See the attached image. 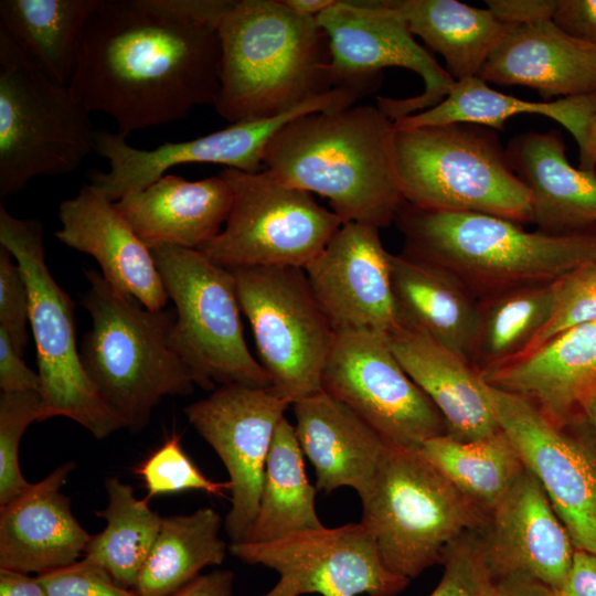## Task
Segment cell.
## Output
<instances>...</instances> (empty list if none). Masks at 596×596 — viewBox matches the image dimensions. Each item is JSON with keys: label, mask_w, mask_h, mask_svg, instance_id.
<instances>
[{"label": "cell", "mask_w": 596, "mask_h": 596, "mask_svg": "<svg viewBox=\"0 0 596 596\" xmlns=\"http://www.w3.org/2000/svg\"><path fill=\"white\" fill-rule=\"evenodd\" d=\"M290 11L304 15L317 18L326 11L336 0H280Z\"/></svg>", "instance_id": "cell-52"}, {"label": "cell", "mask_w": 596, "mask_h": 596, "mask_svg": "<svg viewBox=\"0 0 596 596\" xmlns=\"http://www.w3.org/2000/svg\"><path fill=\"white\" fill-rule=\"evenodd\" d=\"M552 289L549 321L525 354L571 328L596 320V262L564 274L552 283Z\"/></svg>", "instance_id": "cell-40"}, {"label": "cell", "mask_w": 596, "mask_h": 596, "mask_svg": "<svg viewBox=\"0 0 596 596\" xmlns=\"http://www.w3.org/2000/svg\"><path fill=\"white\" fill-rule=\"evenodd\" d=\"M232 200L231 187L220 174L189 181L167 173L115 205L150 249H200L222 231Z\"/></svg>", "instance_id": "cell-25"}, {"label": "cell", "mask_w": 596, "mask_h": 596, "mask_svg": "<svg viewBox=\"0 0 596 596\" xmlns=\"http://www.w3.org/2000/svg\"><path fill=\"white\" fill-rule=\"evenodd\" d=\"M30 298L22 272L12 254L0 245V328L23 356L29 341Z\"/></svg>", "instance_id": "cell-42"}, {"label": "cell", "mask_w": 596, "mask_h": 596, "mask_svg": "<svg viewBox=\"0 0 596 596\" xmlns=\"http://www.w3.org/2000/svg\"><path fill=\"white\" fill-rule=\"evenodd\" d=\"M89 114L0 29V201L35 177L78 169L95 150Z\"/></svg>", "instance_id": "cell-8"}, {"label": "cell", "mask_w": 596, "mask_h": 596, "mask_svg": "<svg viewBox=\"0 0 596 596\" xmlns=\"http://www.w3.org/2000/svg\"><path fill=\"white\" fill-rule=\"evenodd\" d=\"M54 417L40 392L1 393L0 396V507L25 492L30 483L22 475L19 448L29 425Z\"/></svg>", "instance_id": "cell-38"}, {"label": "cell", "mask_w": 596, "mask_h": 596, "mask_svg": "<svg viewBox=\"0 0 596 596\" xmlns=\"http://www.w3.org/2000/svg\"><path fill=\"white\" fill-rule=\"evenodd\" d=\"M290 405L272 386L228 384L184 408L189 423L219 455L230 476L232 504L224 526L231 543L249 536L273 438Z\"/></svg>", "instance_id": "cell-18"}, {"label": "cell", "mask_w": 596, "mask_h": 596, "mask_svg": "<svg viewBox=\"0 0 596 596\" xmlns=\"http://www.w3.org/2000/svg\"><path fill=\"white\" fill-rule=\"evenodd\" d=\"M0 596H49L39 577L0 568Z\"/></svg>", "instance_id": "cell-50"}, {"label": "cell", "mask_w": 596, "mask_h": 596, "mask_svg": "<svg viewBox=\"0 0 596 596\" xmlns=\"http://www.w3.org/2000/svg\"><path fill=\"white\" fill-rule=\"evenodd\" d=\"M444 573L429 596H496L497 583L483 556L478 531L462 535L447 552Z\"/></svg>", "instance_id": "cell-41"}, {"label": "cell", "mask_w": 596, "mask_h": 596, "mask_svg": "<svg viewBox=\"0 0 596 596\" xmlns=\"http://www.w3.org/2000/svg\"><path fill=\"white\" fill-rule=\"evenodd\" d=\"M217 29L181 20L158 0H100L82 36L70 87L118 134L181 120L220 89Z\"/></svg>", "instance_id": "cell-1"}, {"label": "cell", "mask_w": 596, "mask_h": 596, "mask_svg": "<svg viewBox=\"0 0 596 596\" xmlns=\"http://www.w3.org/2000/svg\"><path fill=\"white\" fill-rule=\"evenodd\" d=\"M596 167V111L590 120L586 140L579 150V168L595 170Z\"/></svg>", "instance_id": "cell-53"}, {"label": "cell", "mask_w": 596, "mask_h": 596, "mask_svg": "<svg viewBox=\"0 0 596 596\" xmlns=\"http://www.w3.org/2000/svg\"><path fill=\"white\" fill-rule=\"evenodd\" d=\"M321 389L375 429L392 446L419 449L445 435L444 418L405 372L386 333L336 332Z\"/></svg>", "instance_id": "cell-14"}, {"label": "cell", "mask_w": 596, "mask_h": 596, "mask_svg": "<svg viewBox=\"0 0 596 596\" xmlns=\"http://www.w3.org/2000/svg\"><path fill=\"white\" fill-rule=\"evenodd\" d=\"M362 98L353 86H337L286 114L260 120L240 121L205 136L180 142H163L152 150L130 146L118 132L96 130L95 151L109 162L108 171H92L91 183L116 202L152 184L177 166L223 164L245 172L264 170L263 159L272 137L290 120L310 113L352 106Z\"/></svg>", "instance_id": "cell-15"}, {"label": "cell", "mask_w": 596, "mask_h": 596, "mask_svg": "<svg viewBox=\"0 0 596 596\" xmlns=\"http://www.w3.org/2000/svg\"><path fill=\"white\" fill-rule=\"evenodd\" d=\"M414 36L439 53L455 81L478 76L509 25L457 0H390Z\"/></svg>", "instance_id": "cell-31"}, {"label": "cell", "mask_w": 596, "mask_h": 596, "mask_svg": "<svg viewBox=\"0 0 596 596\" xmlns=\"http://www.w3.org/2000/svg\"><path fill=\"white\" fill-rule=\"evenodd\" d=\"M38 577L49 596H139L118 585L104 568L85 557Z\"/></svg>", "instance_id": "cell-43"}, {"label": "cell", "mask_w": 596, "mask_h": 596, "mask_svg": "<svg viewBox=\"0 0 596 596\" xmlns=\"http://www.w3.org/2000/svg\"><path fill=\"white\" fill-rule=\"evenodd\" d=\"M217 33L214 107L232 124L286 114L336 87L317 18L297 14L280 0H235Z\"/></svg>", "instance_id": "cell-3"}, {"label": "cell", "mask_w": 596, "mask_h": 596, "mask_svg": "<svg viewBox=\"0 0 596 596\" xmlns=\"http://www.w3.org/2000/svg\"><path fill=\"white\" fill-rule=\"evenodd\" d=\"M222 519L212 508L162 518L152 550L139 574V596H171L211 565L221 564L226 544L220 536Z\"/></svg>", "instance_id": "cell-34"}, {"label": "cell", "mask_w": 596, "mask_h": 596, "mask_svg": "<svg viewBox=\"0 0 596 596\" xmlns=\"http://www.w3.org/2000/svg\"><path fill=\"white\" fill-rule=\"evenodd\" d=\"M73 462L0 507V568L44 574L65 567L85 554L91 541L61 489Z\"/></svg>", "instance_id": "cell-22"}, {"label": "cell", "mask_w": 596, "mask_h": 596, "mask_svg": "<svg viewBox=\"0 0 596 596\" xmlns=\"http://www.w3.org/2000/svg\"><path fill=\"white\" fill-rule=\"evenodd\" d=\"M561 596H596V554L575 549Z\"/></svg>", "instance_id": "cell-47"}, {"label": "cell", "mask_w": 596, "mask_h": 596, "mask_svg": "<svg viewBox=\"0 0 596 596\" xmlns=\"http://www.w3.org/2000/svg\"><path fill=\"white\" fill-rule=\"evenodd\" d=\"M0 389L2 393L41 390V380L17 352L7 332L0 328Z\"/></svg>", "instance_id": "cell-45"}, {"label": "cell", "mask_w": 596, "mask_h": 596, "mask_svg": "<svg viewBox=\"0 0 596 596\" xmlns=\"http://www.w3.org/2000/svg\"><path fill=\"white\" fill-rule=\"evenodd\" d=\"M480 375L489 385L530 401L554 422L572 424L596 384V320L571 328Z\"/></svg>", "instance_id": "cell-27"}, {"label": "cell", "mask_w": 596, "mask_h": 596, "mask_svg": "<svg viewBox=\"0 0 596 596\" xmlns=\"http://www.w3.org/2000/svg\"><path fill=\"white\" fill-rule=\"evenodd\" d=\"M496 583V596H561L553 587L525 574H509Z\"/></svg>", "instance_id": "cell-49"}, {"label": "cell", "mask_w": 596, "mask_h": 596, "mask_svg": "<svg viewBox=\"0 0 596 596\" xmlns=\"http://www.w3.org/2000/svg\"><path fill=\"white\" fill-rule=\"evenodd\" d=\"M578 418L596 447V384L582 401Z\"/></svg>", "instance_id": "cell-51"}, {"label": "cell", "mask_w": 596, "mask_h": 596, "mask_svg": "<svg viewBox=\"0 0 596 596\" xmlns=\"http://www.w3.org/2000/svg\"><path fill=\"white\" fill-rule=\"evenodd\" d=\"M487 9L503 24L526 25L553 18L557 0H486Z\"/></svg>", "instance_id": "cell-46"}, {"label": "cell", "mask_w": 596, "mask_h": 596, "mask_svg": "<svg viewBox=\"0 0 596 596\" xmlns=\"http://www.w3.org/2000/svg\"><path fill=\"white\" fill-rule=\"evenodd\" d=\"M58 220L56 238L93 256L109 285L149 309H164L169 296L151 249L102 190L84 184L60 204Z\"/></svg>", "instance_id": "cell-21"}, {"label": "cell", "mask_w": 596, "mask_h": 596, "mask_svg": "<svg viewBox=\"0 0 596 596\" xmlns=\"http://www.w3.org/2000/svg\"><path fill=\"white\" fill-rule=\"evenodd\" d=\"M136 471L143 479L149 497L187 490L222 497L231 490L228 481H214L201 472L183 450L177 435L168 438Z\"/></svg>", "instance_id": "cell-39"}, {"label": "cell", "mask_w": 596, "mask_h": 596, "mask_svg": "<svg viewBox=\"0 0 596 596\" xmlns=\"http://www.w3.org/2000/svg\"><path fill=\"white\" fill-rule=\"evenodd\" d=\"M242 312L270 386L291 404L322 391L321 376L336 331L304 268L232 269Z\"/></svg>", "instance_id": "cell-12"}, {"label": "cell", "mask_w": 596, "mask_h": 596, "mask_svg": "<svg viewBox=\"0 0 596 596\" xmlns=\"http://www.w3.org/2000/svg\"><path fill=\"white\" fill-rule=\"evenodd\" d=\"M100 0H1L0 29L70 85L85 25Z\"/></svg>", "instance_id": "cell-33"}, {"label": "cell", "mask_w": 596, "mask_h": 596, "mask_svg": "<svg viewBox=\"0 0 596 596\" xmlns=\"http://www.w3.org/2000/svg\"><path fill=\"white\" fill-rule=\"evenodd\" d=\"M596 111V92L562 97L555 102L523 100L492 89L479 76L456 81L448 95L437 105L394 121L396 128H415L447 124H471L502 130L505 121L519 114L549 117L584 147L590 120Z\"/></svg>", "instance_id": "cell-30"}, {"label": "cell", "mask_w": 596, "mask_h": 596, "mask_svg": "<svg viewBox=\"0 0 596 596\" xmlns=\"http://www.w3.org/2000/svg\"><path fill=\"white\" fill-rule=\"evenodd\" d=\"M228 550L242 562L278 573L277 583L260 596H395L411 582L386 567L361 522L231 543Z\"/></svg>", "instance_id": "cell-17"}, {"label": "cell", "mask_w": 596, "mask_h": 596, "mask_svg": "<svg viewBox=\"0 0 596 596\" xmlns=\"http://www.w3.org/2000/svg\"><path fill=\"white\" fill-rule=\"evenodd\" d=\"M487 83L534 88L546 100L596 92V46L553 20L509 26L479 75Z\"/></svg>", "instance_id": "cell-24"}, {"label": "cell", "mask_w": 596, "mask_h": 596, "mask_svg": "<svg viewBox=\"0 0 596 596\" xmlns=\"http://www.w3.org/2000/svg\"><path fill=\"white\" fill-rule=\"evenodd\" d=\"M295 426L284 416L267 457L255 522L245 542H269L324 526L316 510Z\"/></svg>", "instance_id": "cell-32"}, {"label": "cell", "mask_w": 596, "mask_h": 596, "mask_svg": "<svg viewBox=\"0 0 596 596\" xmlns=\"http://www.w3.org/2000/svg\"><path fill=\"white\" fill-rule=\"evenodd\" d=\"M552 20L567 34L596 46V0H557Z\"/></svg>", "instance_id": "cell-44"}, {"label": "cell", "mask_w": 596, "mask_h": 596, "mask_svg": "<svg viewBox=\"0 0 596 596\" xmlns=\"http://www.w3.org/2000/svg\"><path fill=\"white\" fill-rule=\"evenodd\" d=\"M419 451L487 514L524 470L514 445L501 429L471 441L440 435L426 440Z\"/></svg>", "instance_id": "cell-37"}, {"label": "cell", "mask_w": 596, "mask_h": 596, "mask_svg": "<svg viewBox=\"0 0 596 596\" xmlns=\"http://www.w3.org/2000/svg\"><path fill=\"white\" fill-rule=\"evenodd\" d=\"M494 579L532 576L560 592L575 546L545 491L525 468L478 530Z\"/></svg>", "instance_id": "cell-20"}, {"label": "cell", "mask_w": 596, "mask_h": 596, "mask_svg": "<svg viewBox=\"0 0 596 596\" xmlns=\"http://www.w3.org/2000/svg\"><path fill=\"white\" fill-rule=\"evenodd\" d=\"M396 359L441 414L446 435L471 441L500 430L480 373L424 332L396 326L386 333Z\"/></svg>", "instance_id": "cell-28"}, {"label": "cell", "mask_w": 596, "mask_h": 596, "mask_svg": "<svg viewBox=\"0 0 596 596\" xmlns=\"http://www.w3.org/2000/svg\"><path fill=\"white\" fill-rule=\"evenodd\" d=\"M394 223L404 237L403 255L441 268L478 302L553 283L596 262V234L546 235L497 215L425 210L406 202Z\"/></svg>", "instance_id": "cell-4"}, {"label": "cell", "mask_w": 596, "mask_h": 596, "mask_svg": "<svg viewBox=\"0 0 596 596\" xmlns=\"http://www.w3.org/2000/svg\"><path fill=\"white\" fill-rule=\"evenodd\" d=\"M396 326L432 337L469 362L479 302L448 273L403 255L391 257Z\"/></svg>", "instance_id": "cell-29"}, {"label": "cell", "mask_w": 596, "mask_h": 596, "mask_svg": "<svg viewBox=\"0 0 596 596\" xmlns=\"http://www.w3.org/2000/svg\"><path fill=\"white\" fill-rule=\"evenodd\" d=\"M220 175L231 187L232 206L225 227L198 251L222 267L305 269L344 223L265 169L226 168Z\"/></svg>", "instance_id": "cell-11"}, {"label": "cell", "mask_w": 596, "mask_h": 596, "mask_svg": "<svg viewBox=\"0 0 596 596\" xmlns=\"http://www.w3.org/2000/svg\"><path fill=\"white\" fill-rule=\"evenodd\" d=\"M175 307L170 342L201 387L237 384L269 387L270 381L244 338L236 278L198 249H151Z\"/></svg>", "instance_id": "cell-10"}, {"label": "cell", "mask_w": 596, "mask_h": 596, "mask_svg": "<svg viewBox=\"0 0 596 596\" xmlns=\"http://www.w3.org/2000/svg\"><path fill=\"white\" fill-rule=\"evenodd\" d=\"M234 574L227 570H219L199 575L187 586L171 596H232Z\"/></svg>", "instance_id": "cell-48"}, {"label": "cell", "mask_w": 596, "mask_h": 596, "mask_svg": "<svg viewBox=\"0 0 596 596\" xmlns=\"http://www.w3.org/2000/svg\"><path fill=\"white\" fill-rule=\"evenodd\" d=\"M82 297L92 328L83 337L84 369L106 405L126 427L140 430L166 397L188 395L201 381L170 342L175 315L153 310L88 269Z\"/></svg>", "instance_id": "cell-5"}, {"label": "cell", "mask_w": 596, "mask_h": 596, "mask_svg": "<svg viewBox=\"0 0 596 596\" xmlns=\"http://www.w3.org/2000/svg\"><path fill=\"white\" fill-rule=\"evenodd\" d=\"M395 130L396 169L406 203L531 223L530 191L493 129L447 124Z\"/></svg>", "instance_id": "cell-7"}, {"label": "cell", "mask_w": 596, "mask_h": 596, "mask_svg": "<svg viewBox=\"0 0 596 596\" xmlns=\"http://www.w3.org/2000/svg\"><path fill=\"white\" fill-rule=\"evenodd\" d=\"M108 503L96 514L106 528L93 535L84 557L104 568L125 588H135L159 534L162 518L116 477L105 481Z\"/></svg>", "instance_id": "cell-36"}, {"label": "cell", "mask_w": 596, "mask_h": 596, "mask_svg": "<svg viewBox=\"0 0 596 596\" xmlns=\"http://www.w3.org/2000/svg\"><path fill=\"white\" fill-rule=\"evenodd\" d=\"M0 245L12 254L28 286L40 394L47 408L53 416L78 423L97 439L126 427L84 369L76 344L75 305L45 263L42 223L14 217L1 205Z\"/></svg>", "instance_id": "cell-9"}, {"label": "cell", "mask_w": 596, "mask_h": 596, "mask_svg": "<svg viewBox=\"0 0 596 596\" xmlns=\"http://www.w3.org/2000/svg\"><path fill=\"white\" fill-rule=\"evenodd\" d=\"M317 21L328 40L336 87L380 83L386 67L407 68L422 77L424 89L418 95L377 98L376 106L393 121L439 104L456 82L414 39L390 0H336Z\"/></svg>", "instance_id": "cell-13"}, {"label": "cell", "mask_w": 596, "mask_h": 596, "mask_svg": "<svg viewBox=\"0 0 596 596\" xmlns=\"http://www.w3.org/2000/svg\"><path fill=\"white\" fill-rule=\"evenodd\" d=\"M509 162L531 194V223L553 236L596 234V172L573 167L560 131L513 137Z\"/></svg>", "instance_id": "cell-23"}, {"label": "cell", "mask_w": 596, "mask_h": 596, "mask_svg": "<svg viewBox=\"0 0 596 596\" xmlns=\"http://www.w3.org/2000/svg\"><path fill=\"white\" fill-rule=\"evenodd\" d=\"M301 450L313 466L316 488L330 493L369 491L387 443L347 405L323 391L292 404Z\"/></svg>", "instance_id": "cell-26"}, {"label": "cell", "mask_w": 596, "mask_h": 596, "mask_svg": "<svg viewBox=\"0 0 596 596\" xmlns=\"http://www.w3.org/2000/svg\"><path fill=\"white\" fill-rule=\"evenodd\" d=\"M395 131L372 105L305 114L272 137L263 166L281 182L326 198L344 223L386 227L405 202Z\"/></svg>", "instance_id": "cell-2"}, {"label": "cell", "mask_w": 596, "mask_h": 596, "mask_svg": "<svg viewBox=\"0 0 596 596\" xmlns=\"http://www.w3.org/2000/svg\"><path fill=\"white\" fill-rule=\"evenodd\" d=\"M483 389L500 429L545 491L575 549L596 554V447L588 433L554 422L522 396L485 381Z\"/></svg>", "instance_id": "cell-16"}, {"label": "cell", "mask_w": 596, "mask_h": 596, "mask_svg": "<svg viewBox=\"0 0 596 596\" xmlns=\"http://www.w3.org/2000/svg\"><path fill=\"white\" fill-rule=\"evenodd\" d=\"M552 283L508 290L479 301L469 363L480 373L523 356L551 316Z\"/></svg>", "instance_id": "cell-35"}, {"label": "cell", "mask_w": 596, "mask_h": 596, "mask_svg": "<svg viewBox=\"0 0 596 596\" xmlns=\"http://www.w3.org/2000/svg\"><path fill=\"white\" fill-rule=\"evenodd\" d=\"M360 521L386 567L408 579L443 564L449 549L478 531L487 513L419 451L387 445Z\"/></svg>", "instance_id": "cell-6"}, {"label": "cell", "mask_w": 596, "mask_h": 596, "mask_svg": "<svg viewBox=\"0 0 596 596\" xmlns=\"http://www.w3.org/2000/svg\"><path fill=\"white\" fill-rule=\"evenodd\" d=\"M377 227L345 222L305 268L311 290L336 332L396 327L391 257Z\"/></svg>", "instance_id": "cell-19"}]
</instances>
